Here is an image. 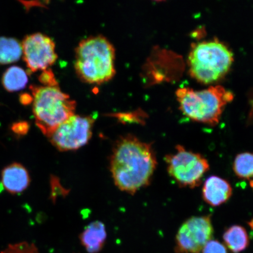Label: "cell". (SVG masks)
<instances>
[{
  "mask_svg": "<svg viewBox=\"0 0 253 253\" xmlns=\"http://www.w3.org/2000/svg\"><path fill=\"white\" fill-rule=\"evenodd\" d=\"M157 166L153 146L136 136L123 135L113 145L110 170L117 187L123 192L134 194L149 185Z\"/></svg>",
  "mask_w": 253,
  "mask_h": 253,
  "instance_id": "1",
  "label": "cell"
},
{
  "mask_svg": "<svg viewBox=\"0 0 253 253\" xmlns=\"http://www.w3.org/2000/svg\"><path fill=\"white\" fill-rule=\"evenodd\" d=\"M115 49L102 36L87 38L75 50V68L79 78L86 83L100 84L116 74Z\"/></svg>",
  "mask_w": 253,
  "mask_h": 253,
  "instance_id": "2",
  "label": "cell"
},
{
  "mask_svg": "<svg viewBox=\"0 0 253 253\" xmlns=\"http://www.w3.org/2000/svg\"><path fill=\"white\" fill-rule=\"evenodd\" d=\"M176 96L183 115L193 121L211 126L219 123L224 108L234 99L233 93L221 86L202 90L182 87L177 90Z\"/></svg>",
  "mask_w": 253,
  "mask_h": 253,
  "instance_id": "3",
  "label": "cell"
},
{
  "mask_svg": "<svg viewBox=\"0 0 253 253\" xmlns=\"http://www.w3.org/2000/svg\"><path fill=\"white\" fill-rule=\"evenodd\" d=\"M36 124L46 137L75 115L76 102L58 86H31Z\"/></svg>",
  "mask_w": 253,
  "mask_h": 253,
  "instance_id": "4",
  "label": "cell"
},
{
  "mask_svg": "<svg viewBox=\"0 0 253 253\" xmlns=\"http://www.w3.org/2000/svg\"><path fill=\"white\" fill-rule=\"evenodd\" d=\"M233 61V53L223 43L217 40L203 41L192 47L189 72L202 84H213L227 74Z\"/></svg>",
  "mask_w": 253,
  "mask_h": 253,
  "instance_id": "5",
  "label": "cell"
},
{
  "mask_svg": "<svg viewBox=\"0 0 253 253\" xmlns=\"http://www.w3.org/2000/svg\"><path fill=\"white\" fill-rule=\"evenodd\" d=\"M165 161L169 175L182 188L197 187L210 169L207 158L181 145H176L175 153L167 155Z\"/></svg>",
  "mask_w": 253,
  "mask_h": 253,
  "instance_id": "6",
  "label": "cell"
},
{
  "mask_svg": "<svg viewBox=\"0 0 253 253\" xmlns=\"http://www.w3.org/2000/svg\"><path fill=\"white\" fill-rule=\"evenodd\" d=\"M94 121L93 116L75 114L59 126L47 138L60 151L77 150L90 140Z\"/></svg>",
  "mask_w": 253,
  "mask_h": 253,
  "instance_id": "7",
  "label": "cell"
},
{
  "mask_svg": "<svg viewBox=\"0 0 253 253\" xmlns=\"http://www.w3.org/2000/svg\"><path fill=\"white\" fill-rule=\"evenodd\" d=\"M213 227L211 215L192 216L183 222L177 232V253H199L213 237Z\"/></svg>",
  "mask_w": 253,
  "mask_h": 253,
  "instance_id": "8",
  "label": "cell"
},
{
  "mask_svg": "<svg viewBox=\"0 0 253 253\" xmlns=\"http://www.w3.org/2000/svg\"><path fill=\"white\" fill-rule=\"evenodd\" d=\"M21 45L24 61L31 72L46 70L58 58L54 42L43 34L25 37Z\"/></svg>",
  "mask_w": 253,
  "mask_h": 253,
  "instance_id": "9",
  "label": "cell"
},
{
  "mask_svg": "<svg viewBox=\"0 0 253 253\" xmlns=\"http://www.w3.org/2000/svg\"><path fill=\"white\" fill-rule=\"evenodd\" d=\"M232 194L233 189L230 183L227 180L215 175L209 177L202 188L204 200L213 207L226 203Z\"/></svg>",
  "mask_w": 253,
  "mask_h": 253,
  "instance_id": "10",
  "label": "cell"
},
{
  "mask_svg": "<svg viewBox=\"0 0 253 253\" xmlns=\"http://www.w3.org/2000/svg\"><path fill=\"white\" fill-rule=\"evenodd\" d=\"M1 182L6 191L11 194H20L29 186L30 174L21 164H11L2 170Z\"/></svg>",
  "mask_w": 253,
  "mask_h": 253,
  "instance_id": "11",
  "label": "cell"
},
{
  "mask_svg": "<svg viewBox=\"0 0 253 253\" xmlns=\"http://www.w3.org/2000/svg\"><path fill=\"white\" fill-rule=\"evenodd\" d=\"M107 239L106 227L100 221H94L85 227L81 234L82 245L88 253H98L103 249Z\"/></svg>",
  "mask_w": 253,
  "mask_h": 253,
  "instance_id": "12",
  "label": "cell"
},
{
  "mask_svg": "<svg viewBox=\"0 0 253 253\" xmlns=\"http://www.w3.org/2000/svg\"><path fill=\"white\" fill-rule=\"evenodd\" d=\"M227 248L233 253L244 251L249 245V237L245 227L233 225L227 229L223 236Z\"/></svg>",
  "mask_w": 253,
  "mask_h": 253,
  "instance_id": "13",
  "label": "cell"
},
{
  "mask_svg": "<svg viewBox=\"0 0 253 253\" xmlns=\"http://www.w3.org/2000/svg\"><path fill=\"white\" fill-rule=\"evenodd\" d=\"M28 75L23 69L11 66L3 75L2 83L6 90L10 92L20 90L27 86Z\"/></svg>",
  "mask_w": 253,
  "mask_h": 253,
  "instance_id": "14",
  "label": "cell"
},
{
  "mask_svg": "<svg viewBox=\"0 0 253 253\" xmlns=\"http://www.w3.org/2000/svg\"><path fill=\"white\" fill-rule=\"evenodd\" d=\"M23 53L21 43L11 38H0V65L17 62Z\"/></svg>",
  "mask_w": 253,
  "mask_h": 253,
  "instance_id": "15",
  "label": "cell"
},
{
  "mask_svg": "<svg viewBox=\"0 0 253 253\" xmlns=\"http://www.w3.org/2000/svg\"><path fill=\"white\" fill-rule=\"evenodd\" d=\"M233 169L236 175L240 179L253 178V153H240L234 160Z\"/></svg>",
  "mask_w": 253,
  "mask_h": 253,
  "instance_id": "16",
  "label": "cell"
},
{
  "mask_svg": "<svg viewBox=\"0 0 253 253\" xmlns=\"http://www.w3.org/2000/svg\"><path fill=\"white\" fill-rule=\"evenodd\" d=\"M202 253H227L225 246L217 240H211L202 250Z\"/></svg>",
  "mask_w": 253,
  "mask_h": 253,
  "instance_id": "17",
  "label": "cell"
},
{
  "mask_svg": "<svg viewBox=\"0 0 253 253\" xmlns=\"http://www.w3.org/2000/svg\"><path fill=\"white\" fill-rule=\"evenodd\" d=\"M39 79L44 86H58L54 75H53L52 72L48 70V69L43 71Z\"/></svg>",
  "mask_w": 253,
  "mask_h": 253,
  "instance_id": "18",
  "label": "cell"
},
{
  "mask_svg": "<svg viewBox=\"0 0 253 253\" xmlns=\"http://www.w3.org/2000/svg\"><path fill=\"white\" fill-rule=\"evenodd\" d=\"M30 126L27 122H21L14 123L12 126V130L14 133L20 135L26 134L29 130Z\"/></svg>",
  "mask_w": 253,
  "mask_h": 253,
  "instance_id": "19",
  "label": "cell"
},
{
  "mask_svg": "<svg viewBox=\"0 0 253 253\" xmlns=\"http://www.w3.org/2000/svg\"><path fill=\"white\" fill-rule=\"evenodd\" d=\"M20 100L21 103H23L24 105H27V104H30L33 102V96H31V95L25 93L21 95L20 97Z\"/></svg>",
  "mask_w": 253,
  "mask_h": 253,
  "instance_id": "20",
  "label": "cell"
},
{
  "mask_svg": "<svg viewBox=\"0 0 253 253\" xmlns=\"http://www.w3.org/2000/svg\"><path fill=\"white\" fill-rule=\"evenodd\" d=\"M249 224L250 226H251L252 227V228L253 229V220L250 221Z\"/></svg>",
  "mask_w": 253,
  "mask_h": 253,
  "instance_id": "21",
  "label": "cell"
},
{
  "mask_svg": "<svg viewBox=\"0 0 253 253\" xmlns=\"http://www.w3.org/2000/svg\"><path fill=\"white\" fill-rule=\"evenodd\" d=\"M250 185H251V188L253 190V179L251 180V182H250Z\"/></svg>",
  "mask_w": 253,
  "mask_h": 253,
  "instance_id": "22",
  "label": "cell"
}]
</instances>
